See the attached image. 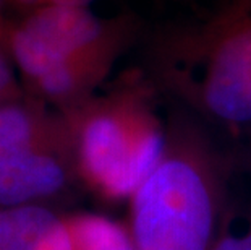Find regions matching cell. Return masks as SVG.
Segmentation results:
<instances>
[{
	"mask_svg": "<svg viewBox=\"0 0 251 250\" xmlns=\"http://www.w3.org/2000/svg\"><path fill=\"white\" fill-rule=\"evenodd\" d=\"M133 250H211L221 229V194L200 153L172 148L128 198Z\"/></svg>",
	"mask_w": 251,
	"mask_h": 250,
	"instance_id": "obj_1",
	"label": "cell"
},
{
	"mask_svg": "<svg viewBox=\"0 0 251 250\" xmlns=\"http://www.w3.org/2000/svg\"><path fill=\"white\" fill-rule=\"evenodd\" d=\"M68 124L76 175L105 201L130 198L167 146L152 117L126 103L89 108Z\"/></svg>",
	"mask_w": 251,
	"mask_h": 250,
	"instance_id": "obj_2",
	"label": "cell"
},
{
	"mask_svg": "<svg viewBox=\"0 0 251 250\" xmlns=\"http://www.w3.org/2000/svg\"><path fill=\"white\" fill-rule=\"evenodd\" d=\"M102 38L86 7L44 5L10 29L8 56L42 98L63 104L83 91Z\"/></svg>",
	"mask_w": 251,
	"mask_h": 250,
	"instance_id": "obj_3",
	"label": "cell"
},
{
	"mask_svg": "<svg viewBox=\"0 0 251 250\" xmlns=\"http://www.w3.org/2000/svg\"><path fill=\"white\" fill-rule=\"evenodd\" d=\"M76 175L68 120L20 98L0 104V206L49 205Z\"/></svg>",
	"mask_w": 251,
	"mask_h": 250,
	"instance_id": "obj_4",
	"label": "cell"
},
{
	"mask_svg": "<svg viewBox=\"0 0 251 250\" xmlns=\"http://www.w3.org/2000/svg\"><path fill=\"white\" fill-rule=\"evenodd\" d=\"M204 103L227 122L251 120V28L228 38L217 51L204 84Z\"/></svg>",
	"mask_w": 251,
	"mask_h": 250,
	"instance_id": "obj_5",
	"label": "cell"
},
{
	"mask_svg": "<svg viewBox=\"0 0 251 250\" xmlns=\"http://www.w3.org/2000/svg\"><path fill=\"white\" fill-rule=\"evenodd\" d=\"M58 213L44 203L0 206V250H33Z\"/></svg>",
	"mask_w": 251,
	"mask_h": 250,
	"instance_id": "obj_6",
	"label": "cell"
},
{
	"mask_svg": "<svg viewBox=\"0 0 251 250\" xmlns=\"http://www.w3.org/2000/svg\"><path fill=\"white\" fill-rule=\"evenodd\" d=\"M75 250H133L126 224L96 213H68Z\"/></svg>",
	"mask_w": 251,
	"mask_h": 250,
	"instance_id": "obj_7",
	"label": "cell"
},
{
	"mask_svg": "<svg viewBox=\"0 0 251 250\" xmlns=\"http://www.w3.org/2000/svg\"><path fill=\"white\" fill-rule=\"evenodd\" d=\"M211 250H251V222L237 231L226 229V226L221 224Z\"/></svg>",
	"mask_w": 251,
	"mask_h": 250,
	"instance_id": "obj_8",
	"label": "cell"
},
{
	"mask_svg": "<svg viewBox=\"0 0 251 250\" xmlns=\"http://www.w3.org/2000/svg\"><path fill=\"white\" fill-rule=\"evenodd\" d=\"M10 29L12 28H5V21L0 17V47L8 54V36H10Z\"/></svg>",
	"mask_w": 251,
	"mask_h": 250,
	"instance_id": "obj_9",
	"label": "cell"
},
{
	"mask_svg": "<svg viewBox=\"0 0 251 250\" xmlns=\"http://www.w3.org/2000/svg\"><path fill=\"white\" fill-rule=\"evenodd\" d=\"M5 101H10V99H7V98H5L3 94H0V104H2V103H5Z\"/></svg>",
	"mask_w": 251,
	"mask_h": 250,
	"instance_id": "obj_10",
	"label": "cell"
}]
</instances>
